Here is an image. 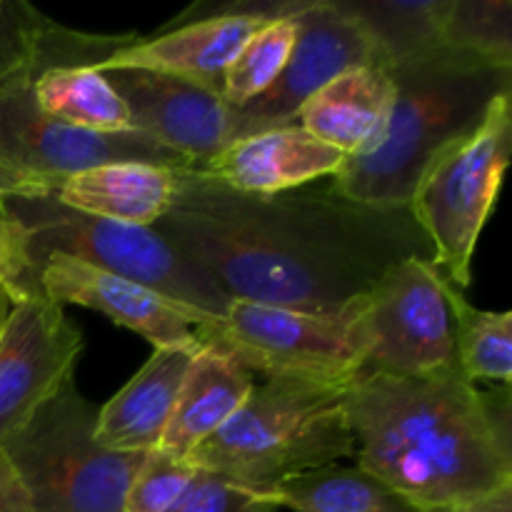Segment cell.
<instances>
[{
  "label": "cell",
  "instance_id": "1",
  "mask_svg": "<svg viewBox=\"0 0 512 512\" xmlns=\"http://www.w3.org/2000/svg\"><path fill=\"white\" fill-rule=\"evenodd\" d=\"M175 173L173 203L150 228L233 300L340 315L403 260H435L410 208L355 203L330 180L255 195L193 168Z\"/></svg>",
  "mask_w": 512,
  "mask_h": 512
},
{
  "label": "cell",
  "instance_id": "2",
  "mask_svg": "<svg viewBox=\"0 0 512 512\" xmlns=\"http://www.w3.org/2000/svg\"><path fill=\"white\" fill-rule=\"evenodd\" d=\"M358 468L420 512H455L512 483L510 393L460 370L363 375L345 390Z\"/></svg>",
  "mask_w": 512,
  "mask_h": 512
},
{
  "label": "cell",
  "instance_id": "3",
  "mask_svg": "<svg viewBox=\"0 0 512 512\" xmlns=\"http://www.w3.org/2000/svg\"><path fill=\"white\" fill-rule=\"evenodd\" d=\"M395 100L383 140L345 158L330 185L348 200L408 208L425 165L473 133L500 95H512V68L443 48L388 68Z\"/></svg>",
  "mask_w": 512,
  "mask_h": 512
},
{
  "label": "cell",
  "instance_id": "4",
  "mask_svg": "<svg viewBox=\"0 0 512 512\" xmlns=\"http://www.w3.org/2000/svg\"><path fill=\"white\" fill-rule=\"evenodd\" d=\"M345 390L348 385L265 378L188 463L265 493L295 475L355 458Z\"/></svg>",
  "mask_w": 512,
  "mask_h": 512
},
{
  "label": "cell",
  "instance_id": "5",
  "mask_svg": "<svg viewBox=\"0 0 512 512\" xmlns=\"http://www.w3.org/2000/svg\"><path fill=\"white\" fill-rule=\"evenodd\" d=\"M5 213L28 233L33 265L60 253L133 280L185 310L223 320L230 298L218 280L150 225H128L68 208L53 195H5Z\"/></svg>",
  "mask_w": 512,
  "mask_h": 512
},
{
  "label": "cell",
  "instance_id": "6",
  "mask_svg": "<svg viewBox=\"0 0 512 512\" xmlns=\"http://www.w3.org/2000/svg\"><path fill=\"white\" fill-rule=\"evenodd\" d=\"M98 408L75 378L0 443L30 512H125L130 483L148 453H115L95 440Z\"/></svg>",
  "mask_w": 512,
  "mask_h": 512
},
{
  "label": "cell",
  "instance_id": "7",
  "mask_svg": "<svg viewBox=\"0 0 512 512\" xmlns=\"http://www.w3.org/2000/svg\"><path fill=\"white\" fill-rule=\"evenodd\" d=\"M512 95H500L473 133L445 145L420 175L408 208L435 250V268L468 290L478 238L510 160Z\"/></svg>",
  "mask_w": 512,
  "mask_h": 512
},
{
  "label": "cell",
  "instance_id": "8",
  "mask_svg": "<svg viewBox=\"0 0 512 512\" xmlns=\"http://www.w3.org/2000/svg\"><path fill=\"white\" fill-rule=\"evenodd\" d=\"M363 300L340 315H310L233 300L223 320L198 330L200 343L233 355L263 378H298L350 385L363 373L368 333Z\"/></svg>",
  "mask_w": 512,
  "mask_h": 512
},
{
  "label": "cell",
  "instance_id": "9",
  "mask_svg": "<svg viewBox=\"0 0 512 512\" xmlns=\"http://www.w3.org/2000/svg\"><path fill=\"white\" fill-rule=\"evenodd\" d=\"M38 73L0 78V198L48 195L70 175L115 160L193 168L188 158L158 140L128 133H90L58 123L38 108Z\"/></svg>",
  "mask_w": 512,
  "mask_h": 512
},
{
  "label": "cell",
  "instance_id": "10",
  "mask_svg": "<svg viewBox=\"0 0 512 512\" xmlns=\"http://www.w3.org/2000/svg\"><path fill=\"white\" fill-rule=\"evenodd\" d=\"M368 358L363 375H425L460 370L455 358L448 280L433 260L410 258L385 273L363 298Z\"/></svg>",
  "mask_w": 512,
  "mask_h": 512
},
{
  "label": "cell",
  "instance_id": "11",
  "mask_svg": "<svg viewBox=\"0 0 512 512\" xmlns=\"http://www.w3.org/2000/svg\"><path fill=\"white\" fill-rule=\"evenodd\" d=\"M298 38L280 78L240 108H230V143L298 123V110L335 75L360 65H383L373 40L338 0H303L293 13ZM385 68V65H383Z\"/></svg>",
  "mask_w": 512,
  "mask_h": 512
},
{
  "label": "cell",
  "instance_id": "12",
  "mask_svg": "<svg viewBox=\"0 0 512 512\" xmlns=\"http://www.w3.org/2000/svg\"><path fill=\"white\" fill-rule=\"evenodd\" d=\"M83 348L78 325L45 295L10 308L0 335V443L75 378Z\"/></svg>",
  "mask_w": 512,
  "mask_h": 512
},
{
  "label": "cell",
  "instance_id": "13",
  "mask_svg": "<svg viewBox=\"0 0 512 512\" xmlns=\"http://www.w3.org/2000/svg\"><path fill=\"white\" fill-rule=\"evenodd\" d=\"M300 5V0L285 3H225L210 15L193 20H178L175 28L155 38H133L115 50L95 68H143L155 73L190 80L220 95L223 75L245 43L270 20L285 18Z\"/></svg>",
  "mask_w": 512,
  "mask_h": 512
},
{
  "label": "cell",
  "instance_id": "14",
  "mask_svg": "<svg viewBox=\"0 0 512 512\" xmlns=\"http://www.w3.org/2000/svg\"><path fill=\"white\" fill-rule=\"evenodd\" d=\"M40 290L58 305H83L108 315L120 328L133 330L153 350H198V330L215 318L185 310L183 305L113 273L93 268L83 260L48 253L35 263Z\"/></svg>",
  "mask_w": 512,
  "mask_h": 512
},
{
  "label": "cell",
  "instance_id": "15",
  "mask_svg": "<svg viewBox=\"0 0 512 512\" xmlns=\"http://www.w3.org/2000/svg\"><path fill=\"white\" fill-rule=\"evenodd\" d=\"M100 73L123 98L133 130L188 158L193 168L210 163L230 145V108L213 90L143 68Z\"/></svg>",
  "mask_w": 512,
  "mask_h": 512
},
{
  "label": "cell",
  "instance_id": "16",
  "mask_svg": "<svg viewBox=\"0 0 512 512\" xmlns=\"http://www.w3.org/2000/svg\"><path fill=\"white\" fill-rule=\"evenodd\" d=\"M343 163L340 150L293 123L235 140L210 163L193 170L240 193L273 195L333 178Z\"/></svg>",
  "mask_w": 512,
  "mask_h": 512
},
{
  "label": "cell",
  "instance_id": "17",
  "mask_svg": "<svg viewBox=\"0 0 512 512\" xmlns=\"http://www.w3.org/2000/svg\"><path fill=\"white\" fill-rule=\"evenodd\" d=\"M395 83L383 65H360L335 75L298 110V123L345 158L370 153L383 140Z\"/></svg>",
  "mask_w": 512,
  "mask_h": 512
},
{
  "label": "cell",
  "instance_id": "18",
  "mask_svg": "<svg viewBox=\"0 0 512 512\" xmlns=\"http://www.w3.org/2000/svg\"><path fill=\"white\" fill-rule=\"evenodd\" d=\"M198 350H153L128 385L98 410L95 440L115 453H150L158 448Z\"/></svg>",
  "mask_w": 512,
  "mask_h": 512
},
{
  "label": "cell",
  "instance_id": "19",
  "mask_svg": "<svg viewBox=\"0 0 512 512\" xmlns=\"http://www.w3.org/2000/svg\"><path fill=\"white\" fill-rule=\"evenodd\" d=\"M253 385V373L233 355L203 343L190 360L178 403L155 450L188 460L198 445L218 433L243 408Z\"/></svg>",
  "mask_w": 512,
  "mask_h": 512
},
{
  "label": "cell",
  "instance_id": "20",
  "mask_svg": "<svg viewBox=\"0 0 512 512\" xmlns=\"http://www.w3.org/2000/svg\"><path fill=\"white\" fill-rule=\"evenodd\" d=\"M178 168L115 160L65 178L53 198L80 213L128 225H153L173 203Z\"/></svg>",
  "mask_w": 512,
  "mask_h": 512
},
{
  "label": "cell",
  "instance_id": "21",
  "mask_svg": "<svg viewBox=\"0 0 512 512\" xmlns=\"http://www.w3.org/2000/svg\"><path fill=\"white\" fill-rule=\"evenodd\" d=\"M133 35H90L45 18L23 0H0V78L63 65H98Z\"/></svg>",
  "mask_w": 512,
  "mask_h": 512
},
{
  "label": "cell",
  "instance_id": "22",
  "mask_svg": "<svg viewBox=\"0 0 512 512\" xmlns=\"http://www.w3.org/2000/svg\"><path fill=\"white\" fill-rule=\"evenodd\" d=\"M373 40L385 68L443 48L450 0H338Z\"/></svg>",
  "mask_w": 512,
  "mask_h": 512
},
{
  "label": "cell",
  "instance_id": "23",
  "mask_svg": "<svg viewBox=\"0 0 512 512\" xmlns=\"http://www.w3.org/2000/svg\"><path fill=\"white\" fill-rule=\"evenodd\" d=\"M38 108L58 123L90 133H128V108L95 65H63L40 73L33 83Z\"/></svg>",
  "mask_w": 512,
  "mask_h": 512
},
{
  "label": "cell",
  "instance_id": "24",
  "mask_svg": "<svg viewBox=\"0 0 512 512\" xmlns=\"http://www.w3.org/2000/svg\"><path fill=\"white\" fill-rule=\"evenodd\" d=\"M278 508L293 512H420L403 495L365 470L325 465L265 490Z\"/></svg>",
  "mask_w": 512,
  "mask_h": 512
},
{
  "label": "cell",
  "instance_id": "25",
  "mask_svg": "<svg viewBox=\"0 0 512 512\" xmlns=\"http://www.w3.org/2000/svg\"><path fill=\"white\" fill-rule=\"evenodd\" d=\"M448 303L460 373L470 383L495 380L508 388L512 380V315L475 308L463 290L450 283Z\"/></svg>",
  "mask_w": 512,
  "mask_h": 512
},
{
  "label": "cell",
  "instance_id": "26",
  "mask_svg": "<svg viewBox=\"0 0 512 512\" xmlns=\"http://www.w3.org/2000/svg\"><path fill=\"white\" fill-rule=\"evenodd\" d=\"M293 13L270 20L240 48V53L235 55V60L223 75L220 98L225 100V105L240 108V105L263 95L280 78L290 53H293L295 38H298Z\"/></svg>",
  "mask_w": 512,
  "mask_h": 512
},
{
  "label": "cell",
  "instance_id": "27",
  "mask_svg": "<svg viewBox=\"0 0 512 512\" xmlns=\"http://www.w3.org/2000/svg\"><path fill=\"white\" fill-rule=\"evenodd\" d=\"M443 43L500 68H512V3L450 0Z\"/></svg>",
  "mask_w": 512,
  "mask_h": 512
},
{
  "label": "cell",
  "instance_id": "28",
  "mask_svg": "<svg viewBox=\"0 0 512 512\" xmlns=\"http://www.w3.org/2000/svg\"><path fill=\"white\" fill-rule=\"evenodd\" d=\"M198 473L188 460L150 450L130 483L125 512H175L193 490Z\"/></svg>",
  "mask_w": 512,
  "mask_h": 512
},
{
  "label": "cell",
  "instance_id": "29",
  "mask_svg": "<svg viewBox=\"0 0 512 512\" xmlns=\"http://www.w3.org/2000/svg\"><path fill=\"white\" fill-rule=\"evenodd\" d=\"M200 470V468H198ZM278 505L263 490L245 488L223 475L200 470L193 490L175 512H275Z\"/></svg>",
  "mask_w": 512,
  "mask_h": 512
},
{
  "label": "cell",
  "instance_id": "30",
  "mask_svg": "<svg viewBox=\"0 0 512 512\" xmlns=\"http://www.w3.org/2000/svg\"><path fill=\"white\" fill-rule=\"evenodd\" d=\"M0 290L15 303L43 295L38 270L30 260L28 233L13 218H0Z\"/></svg>",
  "mask_w": 512,
  "mask_h": 512
},
{
  "label": "cell",
  "instance_id": "31",
  "mask_svg": "<svg viewBox=\"0 0 512 512\" xmlns=\"http://www.w3.org/2000/svg\"><path fill=\"white\" fill-rule=\"evenodd\" d=\"M0 512H30L28 493L3 448H0Z\"/></svg>",
  "mask_w": 512,
  "mask_h": 512
},
{
  "label": "cell",
  "instance_id": "32",
  "mask_svg": "<svg viewBox=\"0 0 512 512\" xmlns=\"http://www.w3.org/2000/svg\"><path fill=\"white\" fill-rule=\"evenodd\" d=\"M455 512H512V483L473 500V503Z\"/></svg>",
  "mask_w": 512,
  "mask_h": 512
},
{
  "label": "cell",
  "instance_id": "33",
  "mask_svg": "<svg viewBox=\"0 0 512 512\" xmlns=\"http://www.w3.org/2000/svg\"><path fill=\"white\" fill-rule=\"evenodd\" d=\"M10 308H13V300L8 298V293H5V290H0V335H3L5 323H8Z\"/></svg>",
  "mask_w": 512,
  "mask_h": 512
},
{
  "label": "cell",
  "instance_id": "34",
  "mask_svg": "<svg viewBox=\"0 0 512 512\" xmlns=\"http://www.w3.org/2000/svg\"><path fill=\"white\" fill-rule=\"evenodd\" d=\"M0 218H8V213H5V205H3V198H0Z\"/></svg>",
  "mask_w": 512,
  "mask_h": 512
}]
</instances>
